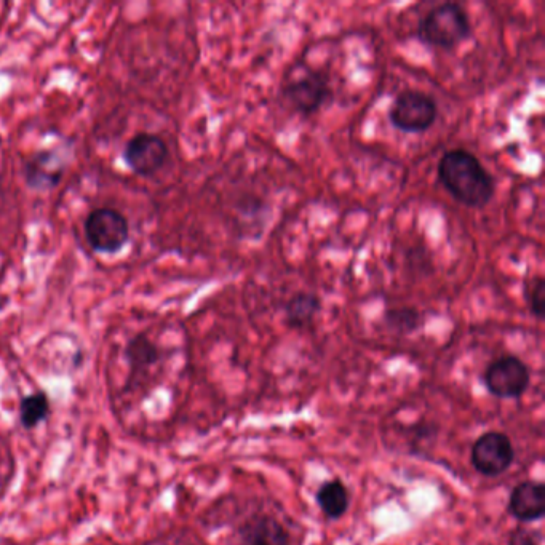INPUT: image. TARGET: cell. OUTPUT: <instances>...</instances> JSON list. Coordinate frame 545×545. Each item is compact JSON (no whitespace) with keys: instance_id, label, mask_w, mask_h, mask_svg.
Masks as SVG:
<instances>
[{"instance_id":"cell-3","label":"cell","mask_w":545,"mask_h":545,"mask_svg":"<svg viewBox=\"0 0 545 545\" xmlns=\"http://www.w3.org/2000/svg\"><path fill=\"white\" fill-rule=\"evenodd\" d=\"M438 106L432 96L419 90H405L395 98L389 109L390 124L398 132L426 133L434 127Z\"/></svg>"},{"instance_id":"cell-14","label":"cell","mask_w":545,"mask_h":545,"mask_svg":"<svg viewBox=\"0 0 545 545\" xmlns=\"http://www.w3.org/2000/svg\"><path fill=\"white\" fill-rule=\"evenodd\" d=\"M48 410H50V403H48L47 395L44 392L28 395L23 398L20 406L21 424L26 429L36 427L39 422L47 418Z\"/></svg>"},{"instance_id":"cell-12","label":"cell","mask_w":545,"mask_h":545,"mask_svg":"<svg viewBox=\"0 0 545 545\" xmlns=\"http://www.w3.org/2000/svg\"><path fill=\"white\" fill-rule=\"evenodd\" d=\"M322 311V299L317 293L299 291L285 304V320L291 328H304L314 322Z\"/></svg>"},{"instance_id":"cell-9","label":"cell","mask_w":545,"mask_h":545,"mask_svg":"<svg viewBox=\"0 0 545 545\" xmlns=\"http://www.w3.org/2000/svg\"><path fill=\"white\" fill-rule=\"evenodd\" d=\"M64 165L60 154L52 149L40 151L24 165V181L34 191H52L63 180Z\"/></svg>"},{"instance_id":"cell-18","label":"cell","mask_w":545,"mask_h":545,"mask_svg":"<svg viewBox=\"0 0 545 545\" xmlns=\"http://www.w3.org/2000/svg\"><path fill=\"white\" fill-rule=\"evenodd\" d=\"M509 545H539V536L526 528H515L510 533Z\"/></svg>"},{"instance_id":"cell-15","label":"cell","mask_w":545,"mask_h":545,"mask_svg":"<svg viewBox=\"0 0 545 545\" xmlns=\"http://www.w3.org/2000/svg\"><path fill=\"white\" fill-rule=\"evenodd\" d=\"M387 327L390 330L398 331L402 335H410L413 331L418 330L422 325L421 312L416 311L413 307H394L386 312Z\"/></svg>"},{"instance_id":"cell-17","label":"cell","mask_w":545,"mask_h":545,"mask_svg":"<svg viewBox=\"0 0 545 545\" xmlns=\"http://www.w3.org/2000/svg\"><path fill=\"white\" fill-rule=\"evenodd\" d=\"M157 349L146 336L140 335L128 344V359L132 360L133 365H151L156 362Z\"/></svg>"},{"instance_id":"cell-2","label":"cell","mask_w":545,"mask_h":545,"mask_svg":"<svg viewBox=\"0 0 545 545\" xmlns=\"http://www.w3.org/2000/svg\"><path fill=\"white\" fill-rule=\"evenodd\" d=\"M419 39L429 47L453 50L472 37V23L459 4H440L432 8L419 24Z\"/></svg>"},{"instance_id":"cell-5","label":"cell","mask_w":545,"mask_h":545,"mask_svg":"<svg viewBox=\"0 0 545 545\" xmlns=\"http://www.w3.org/2000/svg\"><path fill=\"white\" fill-rule=\"evenodd\" d=\"M282 95L293 111L311 116L333 100V87L325 72L307 69L283 85Z\"/></svg>"},{"instance_id":"cell-13","label":"cell","mask_w":545,"mask_h":545,"mask_svg":"<svg viewBox=\"0 0 545 545\" xmlns=\"http://www.w3.org/2000/svg\"><path fill=\"white\" fill-rule=\"evenodd\" d=\"M317 502L323 514L331 520H339L349 509V491L341 480L323 483L317 491Z\"/></svg>"},{"instance_id":"cell-11","label":"cell","mask_w":545,"mask_h":545,"mask_svg":"<svg viewBox=\"0 0 545 545\" xmlns=\"http://www.w3.org/2000/svg\"><path fill=\"white\" fill-rule=\"evenodd\" d=\"M243 545H288V533L271 515H255L240 528Z\"/></svg>"},{"instance_id":"cell-1","label":"cell","mask_w":545,"mask_h":545,"mask_svg":"<svg viewBox=\"0 0 545 545\" xmlns=\"http://www.w3.org/2000/svg\"><path fill=\"white\" fill-rule=\"evenodd\" d=\"M437 175L448 194L467 208H485L496 192L493 175L466 149L445 152Z\"/></svg>"},{"instance_id":"cell-8","label":"cell","mask_w":545,"mask_h":545,"mask_svg":"<svg viewBox=\"0 0 545 545\" xmlns=\"http://www.w3.org/2000/svg\"><path fill=\"white\" fill-rule=\"evenodd\" d=\"M168 159L165 141L152 133H140L125 144L124 160L136 175L152 176Z\"/></svg>"},{"instance_id":"cell-16","label":"cell","mask_w":545,"mask_h":545,"mask_svg":"<svg viewBox=\"0 0 545 545\" xmlns=\"http://www.w3.org/2000/svg\"><path fill=\"white\" fill-rule=\"evenodd\" d=\"M525 301L530 307L531 314L536 319H544L545 306V280L542 275H534L533 279H528L523 287Z\"/></svg>"},{"instance_id":"cell-7","label":"cell","mask_w":545,"mask_h":545,"mask_svg":"<svg viewBox=\"0 0 545 545\" xmlns=\"http://www.w3.org/2000/svg\"><path fill=\"white\" fill-rule=\"evenodd\" d=\"M515 451L510 438L501 432H488L477 438L472 448V464L486 477L501 475L512 466Z\"/></svg>"},{"instance_id":"cell-10","label":"cell","mask_w":545,"mask_h":545,"mask_svg":"<svg viewBox=\"0 0 545 545\" xmlns=\"http://www.w3.org/2000/svg\"><path fill=\"white\" fill-rule=\"evenodd\" d=\"M509 512L518 522H538L545 514V488L542 483L523 482L510 494Z\"/></svg>"},{"instance_id":"cell-4","label":"cell","mask_w":545,"mask_h":545,"mask_svg":"<svg viewBox=\"0 0 545 545\" xmlns=\"http://www.w3.org/2000/svg\"><path fill=\"white\" fill-rule=\"evenodd\" d=\"M85 237L98 253L117 255L130 240V226L120 211L96 208L85 221Z\"/></svg>"},{"instance_id":"cell-6","label":"cell","mask_w":545,"mask_h":545,"mask_svg":"<svg viewBox=\"0 0 545 545\" xmlns=\"http://www.w3.org/2000/svg\"><path fill=\"white\" fill-rule=\"evenodd\" d=\"M483 382L494 397H522L530 386V370L525 362L515 355H504L486 368Z\"/></svg>"}]
</instances>
